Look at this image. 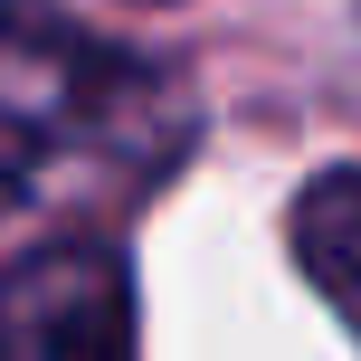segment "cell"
<instances>
[{
	"instance_id": "obj_1",
	"label": "cell",
	"mask_w": 361,
	"mask_h": 361,
	"mask_svg": "<svg viewBox=\"0 0 361 361\" xmlns=\"http://www.w3.org/2000/svg\"><path fill=\"white\" fill-rule=\"evenodd\" d=\"M0 361H143L133 267L105 238H48L0 267Z\"/></svg>"
},
{
	"instance_id": "obj_2",
	"label": "cell",
	"mask_w": 361,
	"mask_h": 361,
	"mask_svg": "<svg viewBox=\"0 0 361 361\" xmlns=\"http://www.w3.org/2000/svg\"><path fill=\"white\" fill-rule=\"evenodd\" d=\"M286 228H295V267L314 276V295L361 333V171L305 180V200H295Z\"/></svg>"
},
{
	"instance_id": "obj_3",
	"label": "cell",
	"mask_w": 361,
	"mask_h": 361,
	"mask_svg": "<svg viewBox=\"0 0 361 361\" xmlns=\"http://www.w3.org/2000/svg\"><path fill=\"white\" fill-rule=\"evenodd\" d=\"M29 180H38V133L19 124V114H0V228H10V209L29 200Z\"/></svg>"
},
{
	"instance_id": "obj_4",
	"label": "cell",
	"mask_w": 361,
	"mask_h": 361,
	"mask_svg": "<svg viewBox=\"0 0 361 361\" xmlns=\"http://www.w3.org/2000/svg\"><path fill=\"white\" fill-rule=\"evenodd\" d=\"M133 10H162V0H133Z\"/></svg>"
}]
</instances>
